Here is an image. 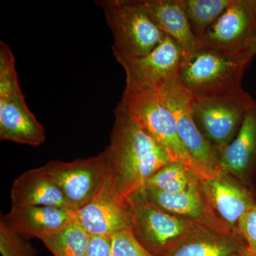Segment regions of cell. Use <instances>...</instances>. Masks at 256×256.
Here are the masks:
<instances>
[{"label":"cell","mask_w":256,"mask_h":256,"mask_svg":"<svg viewBox=\"0 0 256 256\" xmlns=\"http://www.w3.org/2000/svg\"><path fill=\"white\" fill-rule=\"evenodd\" d=\"M248 64L239 53L202 46L184 60L178 79L192 97L216 95L242 87Z\"/></svg>","instance_id":"4"},{"label":"cell","mask_w":256,"mask_h":256,"mask_svg":"<svg viewBox=\"0 0 256 256\" xmlns=\"http://www.w3.org/2000/svg\"><path fill=\"white\" fill-rule=\"evenodd\" d=\"M22 92L15 68L14 56L10 47L0 42V98Z\"/></svg>","instance_id":"23"},{"label":"cell","mask_w":256,"mask_h":256,"mask_svg":"<svg viewBox=\"0 0 256 256\" xmlns=\"http://www.w3.org/2000/svg\"><path fill=\"white\" fill-rule=\"evenodd\" d=\"M184 58L182 47L168 36L148 55L117 62L126 70V88L156 92L166 82L178 78Z\"/></svg>","instance_id":"10"},{"label":"cell","mask_w":256,"mask_h":256,"mask_svg":"<svg viewBox=\"0 0 256 256\" xmlns=\"http://www.w3.org/2000/svg\"><path fill=\"white\" fill-rule=\"evenodd\" d=\"M114 116L110 143L104 152L116 186L128 200L172 161L168 152L140 127L120 102Z\"/></svg>","instance_id":"1"},{"label":"cell","mask_w":256,"mask_h":256,"mask_svg":"<svg viewBox=\"0 0 256 256\" xmlns=\"http://www.w3.org/2000/svg\"><path fill=\"white\" fill-rule=\"evenodd\" d=\"M236 232L250 252L256 254V208L240 217Z\"/></svg>","instance_id":"26"},{"label":"cell","mask_w":256,"mask_h":256,"mask_svg":"<svg viewBox=\"0 0 256 256\" xmlns=\"http://www.w3.org/2000/svg\"><path fill=\"white\" fill-rule=\"evenodd\" d=\"M161 102L173 114L178 136L193 159L202 169L218 176L220 170L218 152L197 128L192 110V97L178 78L166 82L156 90Z\"/></svg>","instance_id":"7"},{"label":"cell","mask_w":256,"mask_h":256,"mask_svg":"<svg viewBox=\"0 0 256 256\" xmlns=\"http://www.w3.org/2000/svg\"><path fill=\"white\" fill-rule=\"evenodd\" d=\"M129 200L132 208L131 230L138 242L153 256H162L185 237L204 227L151 204L140 190Z\"/></svg>","instance_id":"6"},{"label":"cell","mask_w":256,"mask_h":256,"mask_svg":"<svg viewBox=\"0 0 256 256\" xmlns=\"http://www.w3.org/2000/svg\"><path fill=\"white\" fill-rule=\"evenodd\" d=\"M236 256H256V254H254L250 250H247V252H242V254H238V255Z\"/></svg>","instance_id":"29"},{"label":"cell","mask_w":256,"mask_h":256,"mask_svg":"<svg viewBox=\"0 0 256 256\" xmlns=\"http://www.w3.org/2000/svg\"><path fill=\"white\" fill-rule=\"evenodd\" d=\"M254 2H255V4H256V0H254Z\"/></svg>","instance_id":"30"},{"label":"cell","mask_w":256,"mask_h":256,"mask_svg":"<svg viewBox=\"0 0 256 256\" xmlns=\"http://www.w3.org/2000/svg\"><path fill=\"white\" fill-rule=\"evenodd\" d=\"M152 20L184 52L185 58L202 46L192 33L184 0H142Z\"/></svg>","instance_id":"17"},{"label":"cell","mask_w":256,"mask_h":256,"mask_svg":"<svg viewBox=\"0 0 256 256\" xmlns=\"http://www.w3.org/2000/svg\"><path fill=\"white\" fill-rule=\"evenodd\" d=\"M45 131L28 108L22 92L0 98V140L38 146Z\"/></svg>","instance_id":"15"},{"label":"cell","mask_w":256,"mask_h":256,"mask_svg":"<svg viewBox=\"0 0 256 256\" xmlns=\"http://www.w3.org/2000/svg\"><path fill=\"white\" fill-rule=\"evenodd\" d=\"M86 256H112V237L90 235Z\"/></svg>","instance_id":"27"},{"label":"cell","mask_w":256,"mask_h":256,"mask_svg":"<svg viewBox=\"0 0 256 256\" xmlns=\"http://www.w3.org/2000/svg\"><path fill=\"white\" fill-rule=\"evenodd\" d=\"M44 166L63 192L69 210L73 212L92 201L111 174L104 151L88 159L70 162L53 160Z\"/></svg>","instance_id":"8"},{"label":"cell","mask_w":256,"mask_h":256,"mask_svg":"<svg viewBox=\"0 0 256 256\" xmlns=\"http://www.w3.org/2000/svg\"><path fill=\"white\" fill-rule=\"evenodd\" d=\"M247 250L238 234H222L202 227L162 256H236Z\"/></svg>","instance_id":"18"},{"label":"cell","mask_w":256,"mask_h":256,"mask_svg":"<svg viewBox=\"0 0 256 256\" xmlns=\"http://www.w3.org/2000/svg\"><path fill=\"white\" fill-rule=\"evenodd\" d=\"M242 58L246 60L247 62H250L252 57L256 55V36L252 43L248 45L244 50L240 53Z\"/></svg>","instance_id":"28"},{"label":"cell","mask_w":256,"mask_h":256,"mask_svg":"<svg viewBox=\"0 0 256 256\" xmlns=\"http://www.w3.org/2000/svg\"><path fill=\"white\" fill-rule=\"evenodd\" d=\"M194 178V176L182 163L172 162L153 175L144 186L168 193H180L188 188Z\"/></svg>","instance_id":"22"},{"label":"cell","mask_w":256,"mask_h":256,"mask_svg":"<svg viewBox=\"0 0 256 256\" xmlns=\"http://www.w3.org/2000/svg\"><path fill=\"white\" fill-rule=\"evenodd\" d=\"M256 36L254 0H233L220 18L198 38L202 46L240 54Z\"/></svg>","instance_id":"11"},{"label":"cell","mask_w":256,"mask_h":256,"mask_svg":"<svg viewBox=\"0 0 256 256\" xmlns=\"http://www.w3.org/2000/svg\"><path fill=\"white\" fill-rule=\"evenodd\" d=\"M112 256H154L138 242L130 229L112 236Z\"/></svg>","instance_id":"25"},{"label":"cell","mask_w":256,"mask_h":256,"mask_svg":"<svg viewBox=\"0 0 256 256\" xmlns=\"http://www.w3.org/2000/svg\"><path fill=\"white\" fill-rule=\"evenodd\" d=\"M120 102L140 127L168 152L172 161L182 163L200 181L214 178L197 164L184 146L173 114L156 92L126 88Z\"/></svg>","instance_id":"3"},{"label":"cell","mask_w":256,"mask_h":256,"mask_svg":"<svg viewBox=\"0 0 256 256\" xmlns=\"http://www.w3.org/2000/svg\"><path fill=\"white\" fill-rule=\"evenodd\" d=\"M254 101L242 87L216 95L193 96L192 114L202 136L218 152L234 140Z\"/></svg>","instance_id":"5"},{"label":"cell","mask_w":256,"mask_h":256,"mask_svg":"<svg viewBox=\"0 0 256 256\" xmlns=\"http://www.w3.org/2000/svg\"><path fill=\"white\" fill-rule=\"evenodd\" d=\"M105 14L114 37L116 60L141 58L152 52L168 35L152 20L142 0L96 1Z\"/></svg>","instance_id":"2"},{"label":"cell","mask_w":256,"mask_h":256,"mask_svg":"<svg viewBox=\"0 0 256 256\" xmlns=\"http://www.w3.org/2000/svg\"><path fill=\"white\" fill-rule=\"evenodd\" d=\"M13 207L42 206L68 208V202L44 166L28 170L13 182Z\"/></svg>","instance_id":"16"},{"label":"cell","mask_w":256,"mask_h":256,"mask_svg":"<svg viewBox=\"0 0 256 256\" xmlns=\"http://www.w3.org/2000/svg\"><path fill=\"white\" fill-rule=\"evenodd\" d=\"M0 222V252L2 256H34L32 246Z\"/></svg>","instance_id":"24"},{"label":"cell","mask_w":256,"mask_h":256,"mask_svg":"<svg viewBox=\"0 0 256 256\" xmlns=\"http://www.w3.org/2000/svg\"><path fill=\"white\" fill-rule=\"evenodd\" d=\"M233 0H184L192 33L197 38L204 34L232 4Z\"/></svg>","instance_id":"21"},{"label":"cell","mask_w":256,"mask_h":256,"mask_svg":"<svg viewBox=\"0 0 256 256\" xmlns=\"http://www.w3.org/2000/svg\"><path fill=\"white\" fill-rule=\"evenodd\" d=\"M220 170L244 180L256 162V100L233 141L218 152Z\"/></svg>","instance_id":"19"},{"label":"cell","mask_w":256,"mask_h":256,"mask_svg":"<svg viewBox=\"0 0 256 256\" xmlns=\"http://www.w3.org/2000/svg\"><path fill=\"white\" fill-rule=\"evenodd\" d=\"M74 218V212L68 208L52 206L12 207L2 217L5 225L24 238L42 239L58 233Z\"/></svg>","instance_id":"14"},{"label":"cell","mask_w":256,"mask_h":256,"mask_svg":"<svg viewBox=\"0 0 256 256\" xmlns=\"http://www.w3.org/2000/svg\"><path fill=\"white\" fill-rule=\"evenodd\" d=\"M139 190L146 201L160 210L220 233L236 234L232 233L216 214L202 191L200 180L195 176L188 188L180 193H168L150 186H143Z\"/></svg>","instance_id":"12"},{"label":"cell","mask_w":256,"mask_h":256,"mask_svg":"<svg viewBox=\"0 0 256 256\" xmlns=\"http://www.w3.org/2000/svg\"><path fill=\"white\" fill-rule=\"evenodd\" d=\"M74 212L90 235L112 237L132 228V205L121 196L111 174L92 201Z\"/></svg>","instance_id":"9"},{"label":"cell","mask_w":256,"mask_h":256,"mask_svg":"<svg viewBox=\"0 0 256 256\" xmlns=\"http://www.w3.org/2000/svg\"><path fill=\"white\" fill-rule=\"evenodd\" d=\"M202 191L212 210L224 224L236 232L240 217L256 208L250 194L226 173L200 181Z\"/></svg>","instance_id":"13"},{"label":"cell","mask_w":256,"mask_h":256,"mask_svg":"<svg viewBox=\"0 0 256 256\" xmlns=\"http://www.w3.org/2000/svg\"><path fill=\"white\" fill-rule=\"evenodd\" d=\"M89 238L74 214L65 228L42 240L54 256H86Z\"/></svg>","instance_id":"20"}]
</instances>
